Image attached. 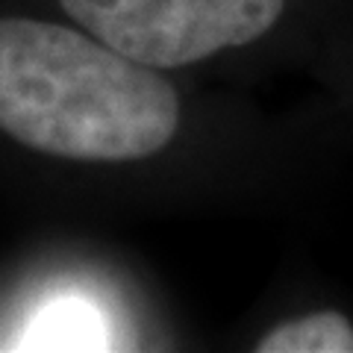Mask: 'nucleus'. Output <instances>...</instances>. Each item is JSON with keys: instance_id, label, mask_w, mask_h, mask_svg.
<instances>
[{"instance_id": "nucleus-3", "label": "nucleus", "mask_w": 353, "mask_h": 353, "mask_svg": "<svg viewBox=\"0 0 353 353\" xmlns=\"http://www.w3.org/2000/svg\"><path fill=\"white\" fill-rule=\"evenodd\" d=\"M259 353H353V324L341 312L321 309L283 321L256 341Z\"/></svg>"}, {"instance_id": "nucleus-2", "label": "nucleus", "mask_w": 353, "mask_h": 353, "mask_svg": "<svg viewBox=\"0 0 353 353\" xmlns=\"http://www.w3.org/2000/svg\"><path fill=\"white\" fill-rule=\"evenodd\" d=\"M85 32L150 68H180L256 41L285 0H59Z\"/></svg>"}, {"instance_id": "nucleus-1", "label": "nucleus", "mask_w": 353, "mask_h": 353, "mask_svg": "<svg viewBox=\"0 0 353 353\" xmlns=\"http://www.w3.org/2000/svg\"><path fill=\"white\" fill-rule=\"evenodd\" d=\"M0 130L48 157L132 162L171 145L180 97L92 32L0 18Z\"/></svg>"}]
</instances>
